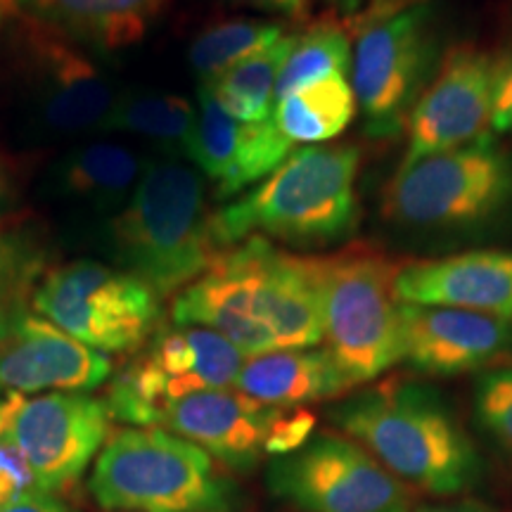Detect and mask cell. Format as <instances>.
<instances>
[{"label":"cell","mask_w":512,"mask_h":512,"mask_svg":"<svg viewBox=\"0 0 512 512\" xmlns=\"http://www.w3.org/2000/svg\"><path fill=\"white\" fill-rule=\"evenodd\" d=\"M110 373V358L50 320L24 311L0 318V384L5 389L74 392L98 387Z\"/></svg>","instance_id":"7c38bea8"},{"label":"cell","mask_w":512,"mask_h":512,"mask_svg":"<svg viewBox=\"0 0 512 512\" xmlns=\"http://www.w3.org/2000/svg\"><path fill=\"white\" fill-rule=\"evenodd\" d=\"M394 292L401 304L446 306L512 323V252L475 249L401 266Z\"/></svg>","instance_id":"e0dca14e"},{"label":"cell","mask_w":512,"mask_h":512,"mask_svg":"<svg viewBox=\"0 0 512 512\" xmlns=\"http://www.w3.org/2000/svg\"><path fill=\"white\" fill-rule=\"evenodd\" d=\"M290 150L292 143L275 124V117L261 124L233 119L200 83L195 131L185 147V157L216 183L219 197L261 183L290 157Z\"/></svg>","instance_id":"5bb4252c"},{"label":"cell","mask_w":512,"mask_h":512,"mask_svg":"<svg viewBox=\"0 0 512 512\" xmlns=\"http://www.w3.org/2000/svg\"><path fill=\"white\" fill-rule=\"evenodd\" d=\"M510 356V320L446 306L401 304V361L420 373H472Z\"/></svg>","instance_id":"4fadbf2b"},{"label":"cell","mask_w":512,"mask_h":512,"mask_svg":"<svg viewBox=\"0 0 512 512\" xmlns=\"http://www.w3.org/2000/svg\"><path fill=\"white\" fill-rule=\"evenodd\" d=\"M275 124L290 143L323 145L356 117V93L347 76H328L287 93L275 105Z\"/></svg>","instance_id":"603a6c76"},{"label":"cell","mask_w":512,"mask_h":512,"mask_svg":"<svg viewBox=\"0 0 512 512\" xmlns=\"http://www.w3.org/2000/svg\"><path fill=\"white\" fill-rule=\"evenodd\" d=\"M27 86L41 124L55 133L100 128L117 102L112 81L86 55L48 34L29 43Z\"/></svg>","instance_id":"2e32d148"},{"label":"cell","mask_w":512,"mask_h":512,"mask_svg":"<svg viewBox=\"0 0 512 512\" xmlns=\"http://www.w3.org/2000/svg\"><path fill=\"white\" fill-rule=\"evenodd\" d=\"M382 200L384 219L401 228H479L512 207V152L484 136L399 166Z\"/></svg>","instance_id":"5b68a950"},{"label":"cell","mask_w":512,"mask_h":512,"mask_svg":"<svg viewBox=\"0 0 512 512\" xmlns=\"http://www.w3.org/2000/svg\"><path fill=\"white\" fill-rule=\"evenodd\" d=\"M354 62L351 50V31L337 15L316 17L304 31H299L292 53L287 57L278 86H275V105L287 93L309 86L328 76H347Z\"/></svg>","instance_id":"4316f807"},{"label":"cell","mask_w":512,"mask_h":512,"mask_svg":"<svg viewBox=\"0 0 512 512\" xmlns=\"http://www.w3.org/2000/svg\"><path fill=\"white\" fill-rule=\"evenodd\" d=\"M475 411L484 430L512 456V366L491 368L479 377Z\"/></svg>","instance_id":"f1b7e54d"},{"label":"cell","mask_w":512,"mask_h":512,"mask_svg":"<svg viewBox=\"0 0 512 512\" xmlns=\"http://www.w3.org/2000/svg\"><path fill=\"white\" fill-rule=\"evenodd\" d=\"M31 491H41L36 484L34 470L5 427L0 432V508L31 494Z\"/></svg>","instance_id":"4dcf8cb0"},{"label":"cell","mask_w":512,"mask_h":512,"mask_svg":"<svg viewBox=\"0 0 512 512\" xmlns=\"http://www.w3.org/2000/svg\"><path fill=\"white\" fill-rule=\"evenodd\" d=\"M41 27L91 48L136 46L166 0H15Z\"/></svg>","instance_id":"ffe728a7"},{"label":"cell","mask_w":512,"mask_h":512,"mask_svg":"<svg viewBox=\"0 0 512 512\" xmlns=\"http://www.w3.org/2000/svg\"><path fill=\"white\" fill-rule=\"evenodd\" d=\"M105 401L81 394L22 399L15 392L8 432L34 470L41 491L60 489L86 470L110 432Z\"/></svg>","instance_id":"8fae6325"},{"label":"cell","mask_w":512,"mask_h":512,"mask_svg":"<svg viewBox=\"0 0 512 512\" xmlns=\"http://www.w3.org/2000/svg\"><path fill=\"white\" fill-rule=\"evenodd\" d=\"M273 489L306 512H411L406 482L351 439L318 437L273 467Z\"/></svg>","instance_id":"9c48e42d"},{"label":"cell","mask_w":512,"mask_h":512,"mask_svg":"<svg viewBox=\"0 0 512 512\" xmlns=\"http://www.w3.org/2000/svg\"><path fill=\"white\" fill-rule=\"evenodd\" d=\"M439 67L437 12L422 3L358 34L351 86L373 138L396 136Z\"/></svg>","instance_id":"52a82bcc"},{"label":"cell","mask_w":512,"mask_h":512,"mask_svg":"<svg viewBox=\"0 0 512 512\" xmlns=\"http://www.w3.org/2000/svg\"><path fill=\"white\" fill-rule=\"evenodd\" d=\"M297 34H287L247 60H242L228 72L211 81H202L209 88L221 110L245 124H261L273 119L275 112V86L283 72L287 57L292 53Z\"/></svg>","instance_id":"d4e9b609"},{"label":"cell","mask_w":512,"mask_h":512,"mask_svg":"<svg viewBox=\"0 0 512 512\" xmlns=\"http://www.w3.org/2000/svg\"><path fill=\"white\" fill-rule=\"evenodd\" d=\"M354 145H309L292 152L271 176L238 202L211 214L221 249L249 238L323 247L347 238L358 221Z\"/></svg>","instance_id":"6da1fadb"},{"label":"cell","mask_w":512,"mask_h":512,"mask_svg":"<svg viewBox=\"0 0 512 512\" xmlns=\"http://www.w3.org/2000/svg\"><path fill=\"white\" fill-rule=\"evenodd\" d=\"M91 491L114 510L223 512L228 505L209 453L164 430L114 434L95 463Z\"/></svg>","instance_id":"8992f818"},{"label":"cell","mask_w":512,"mask_h":512,"mask_svg":"<svg viewBox=\"0 0 512 512\" xmlns=\"http://www.w3.org/2000/svg\"><path fill=\"white\" fill-rule=\"evenodd\" d=\"M491 126L498 133H512V53L496 57Z\"/></svg>","instance_id":"836d02e7"},{"label":"cell","mask_w":512,"mask_h":512,"mask_svg":"<svg viewBox=\"0 0 512 512\" xmlns=\"http://www.w3.org/2000/svg\"><path fill=\"white\" fill-rule=\"evenodd\" d=\"M316 425V418L309 411H292L280 415L275 420L271 434H268L266 451L268 453H292L309 439V434Z\"/></svg>","instance_id":"1f68e13d"},{"label":"cell","mask_w":512,"mask_h":512,"mask_svg":"<svg viewBox=\"0 0 512 512\" xmlns=\"http://www.w3.org/2000/svg\"><path fill=\"white\" fill-rule=\"evenodd\" d=\"M119 264L155 290L171 294L202 278L219 256L200 174L176 159L147 164L112 223Z\"/></svg>","instance_id":"3957f363"},{"label":"cell","mask_w":512,"mask_h":512,"mask_svg":"<svg viewBox=\"0 0 512 512\" xmlns=\"http://www.w3.org/2000/svg\"><path fill=\"white\" fill-rule=\"evenodd\" d=\"M0 512H69L60 501L48 496V491H31V494L17 498L3 505Z\"/></svg>","instance_id":"e575fe53"},{"label":"cell","mask_w":512,"mask_h":512,"mask_svg":"<svg viewBox=\"0 0 512 512\" xmlns=\"http://www.w3.org/2000/svg\"><path fill=\"white\" fill-rule=\"evenodd\" d=\"M320 316L328 354L351 387L401 361V302L394 292L401 264L368 245L316 259Z\"/></svg>","instance_id":"277c9868"},{"label":"cell","mask_w":512,"mask_h":512,"mask_svg":"<svg viewBox=\"0 0 512 512\" xmlns=\"http://www.w3.org/2000/svg\"><path fill=\"white\" fill-rule=\"evenodd\" d=\"M34 306L102 354L140 347L159 318L157 292L150 285L98 261H72L50 271L36 287Z\"/></svg>","instance_id":"ba28073f"},{"label":"cell","mask_w":512,"mask_h":512,"mask_svg":"<svg viewBox=\"0 0 512 512\" xmlns=\"http://www.w3.org/2000/svg\"><path fill=\"white\" fill-rule=\"evenodd\" d=\"M140 174L143 169L131 150L112 143H93L62 159L57 185L72 200L107 209L133 195Z\"/></svg>","instance_id":"cb8c5ba5"},{"label":"cell","mask_w":512,"mask_h":512,"mask_svg":"<svg viewBox=\"0 0 512 512\" xmlns=\"http://www.w3.org/2000/svg\"><path fill=\"white\" fill-rule=\"evenodd\" d=\"M415 512H489V510L475 503H458V505H427V508H420Z\"/></svg>","instance_id":"d590c367"},{"label":"cell","mask_w":512,"mask_h":512,"mask_svg":"<svg viewBox=\"0 0 512 512\" xmlns=\"http://www.w3.org/2000/svg\"><path fill=\"white\" fill-rule=\"evenodd\" d=\"M5 202H8V178H5L3 166H0V211H3Z\"/></svg>","instance_id":"8d00e7d4"},{"label":"cell","mask_w":512,"mask_h":512,"mask_svg":"<svg viewBox=\"0 0 512 512\" xmlns=\"http://www.w3.org/2000/svg\"><path fill=\"white\" fill-rule=\"evenodd\" d=\"M259 283L261 320L275 349H313L323 342L316 259L287 254L271 240L249 238Z\"/></svg>","instance_id":"d6986e66"},{"label":"cell","mask_w":512,"mask_h":512,"mask_svg":"<svg viewBox=\"0 0 512 512\" xmlns=\"http://www.w3.org/2000/svg\"><path fill=\"white\" fill-rule=\"evenodd\" d=\"M235 389L271 408H292L349 392L351 382L328 349H283L249 356Z\"/></svg>","instance_id":"44dd1931"},{"label":"cell","mask_w":512,"mask_h":512,"mask_svg":"<svg viewBox=\"0 0 512 512\" xmlns=\"http://www.w3.org/2000/svg\"><path fill=\"white\" fill-rule=\"evenodd\" d=\"M283 411L238 389H207L164 403L159 422L230 465H249L266 451L268 434Z\"/></svg>","instance_id":"ac0fdd59"},{"label":"cell","mask_w":512,"mask_h":512,"mask_svg":"<svg viewBox=\"0 0 512 512\" xmlns=\"http://www.w3.org/2000/svg\"><path fill=\"white\" fill-rule=\"evenodd\" d=\"M496 57L475 46L446 50L408 117L401 166L491 136Z\"/></svg>","instance_id":"30bf717a"},{"label":"cell","mask_w":512,"mask_h":512,"mask_svg":"<svg viewBox=\"0 0 512 512\" xmlns=\"http://www.w3.org/2000/svg\"><path fill=\"white\" fill-rule=\"evenodd\" d=\"M38 266V252L27 240L17 235H0V318L22 311L19 294L34 285Z\"/></svg>","instance_id":"f546056e"},{"label":"cell","mask_w":512,"mask_h":512,"mask_svg":"<svg viewBox=\"0 0 512 512\" xmlns=\"http://www.w3.org/2000/svg\"><path fill=\"white\" fill-rule=\"evenodd\" d=\"M174 320L176 325L219 332L247 358L278 351L261 320L259 283L247 240L221 249L209 271L181 290L174 302Z\"/></svg>","instance_id":"9a60e30c"},{"label":"cell","mask_w":512,"mask_h":512,"mask_svg":"<svg viewBox=\"0 0 512 512\" xmlns=\"http://www.w3.org/2000/svg\"><path fill=\"white\" fill-rule=\"evenodd\" d=\"M335 420L401 482L437 496L460 494L477 482L475 446L425 384H380L342 403Z\"/></svg>","instance_id":"7a4b0ae2"},{"label":"cell","mask_w":512,"mask_h":512,"mask_svg":"<svg viewBox=\"0 0 512 512\" xmlns=\"http://www.w3.org/2000/svg\"><path fill=\"white\" fill-rule=\"evenodd\" d=\"M147 358L164 375L169 401L207 389L235 387L247 361L233 342L197 325H181L174 332H164Z\"/></svg>","instance_id":"7402d4cb"},{"label":"cell","mask_w":512,"mask_h":512,"mask_svg":"<svg viewBox=\"0 0 512 512\" xmlns=\"http://www.w3.org/2000/svg\"><path fill=\"white\" fill-rule=\"evenodd\" d=\"M233 3L249 5V8L278 12L292 19H309L313 15L323 17V8H337L342 12H354L361 0H233Z\"/></svg>","instance_id":"d6a6232c"},{"label":"cell","mask_w":512,"mask_h":512,"mask_svg":"<svg viewBox=\"0 0 512 512\" xmlns=\"http://www.w3.org/2000/svg\"><path fill=\"white\" fill-rule=\"evenodd\" d=\"M197 107L171 93H121L102 131H124L159 143L171 155H185L195 131Z\"/></svg>","instance_id":"484cf974"},{"label":"cell","mask_w":512,"mask_h":512,"mask_svg":"<svg viewBox=\"0 0 512 512\" xmlns=\"http://www.w3.org/2000/svg\"><path fill=\"white\" fill-rule=\"evenodd\" d=\"M283 36H287L285 24L271 19H233L216 24L192 41L190 67L200 76V83L211 81L247 57L271 48Z\"/></svg>","instance_id":"83f0119b"}]
</instances>
